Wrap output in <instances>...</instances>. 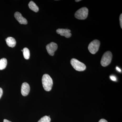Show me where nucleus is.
Listing matches in <instances>:
<instances>
[{"instance_id": "f257e3e1", "label": "nucleus", "mask_w": 122, "mask_h": 122, "mask_svg": "<svg viewBox=\"0 0 122 122\" xmlns=\"http://www.w3.org/2000/svg\"><path fill=\"white\" fill-rule=\"evenodd\" d=\"M42 82L45 90L46 91L51 90L52 87L53 81L52 79L49 75L48 74H44L42 79Z\"/></svg>"}, {"instance_id": "f03ea898", "label": "nucleus", "mask_w": 122, "mask_h": 122, "mask_svg": "<svg viewBox=\"0 0 122 122\" xmlns=\"http://www.w3.org/2000/svg\"><path fill=\"white\" fill-rule=\"evenodd\" d=\"M88 12L89 10L87 8L82 7L76 11L75 14V16L78 20H85L87 17Z\"/></svg>"}, {"instance_id": "7ed1b4c3", "label": "nucleus", "mask_w": 122, "mask_h": 122, "mask_svg": "<svg viewBox=\"0 0 122 122\" xmlns=\"http://www.w3.org/2000/svg\"><path fill=\"white\" fill-rule=\"evenodd\" d=\"M112 53L110 51H107L103 55L101 61V64L102 66L106 67L109 65L111 62L112 60Z\"/></svg>"}, {"instance_id": "20e7f679", "label": "nucleus", "mask_w": 122, "mask_h": 122, "mask_svg": "<svg viewBox=\"0 0 122 122\" xmlns=\"http://www.w3.org/2000/svg\"><path fill=\"white\" fill-rule=\"evenodd\" d=\"M71 64L73 68L77 71H83L86 68V66L84 63L75 58H72L71 59Z\"/></svg>"}, {"instance_id": "39448f33", "label": "nucleus", "mask_w": 122, "mask_h": 122, "mask_svg": "<svg viewBox=\"0 0 122 122\" xmlns=\"http://www.w3.org/2000/svg\"><path fill=\"white\" fill-rule=\"evenodd\" d=\"M100 44V41L97 39L91 42L88 46V49L90 52L92 54H95L99 49Z\"/></svg>"}, {"instance_id": "423d86ee", "label": "nucleus", "mask_w": 122, "mask_h": 122, "mask_svg": "<svg viewBox=\"0 0 122 122\" xmlns=\"http://www.w3.org/2000/svg\"><path fill=\"white\" fill-rule=\"evenodd\" d=\"M46 48L49 54L51 56H53L57 49L58 46L56 43L51 42L46 45Z\"/></svg>"}, {"instance_id": "0eeeda50", "label": "nucleus", "mask_w": 122, "mask_h": 122, "mask_svg": "<svg viewBox=\"0 0 122 122\" xmlns=\"http://www.w3.org/2000/svg\"><path fill=\"white\" fill-rule=\"evenodd\" d=\"M71 32V30L67 29H58L56 30V32L58 34L65 37L66 38H69L72 36Z\"/></svg>"}, {"instance_id": "6e6552de", "label": "nucleus", "mask_w": 122, "mask_h": 122, "mask_svg": "<svg viewBox=\"0 0 122 122\" xmlns=\"http://www.w3.org/2000/svg\"><path fill=\"white\" fill-rule=\"evenodd\" d=\"M14 16L16 20L21 24L26 25L28 23L27 20L22 16L21 14L19 12H17L14 14Z\"/></svg>"}, {"instance_id": "1a4fd4ad", "label": "nucleus", "mask_w": 122, "mask_h": 122, "mask_svg": "<svg viewBox=\"0 0 122 122\" xmlns=\"http://www.w3.org/2000/svg\"><path fill=\"white\" fill-rule=\"evenodd\" d=\"M30 91V86L28 83L24 82L22 83L21 87V93L23 96H27Z\"/></svg>"}, {"instance_id": "9d476101", "label": "nucleus", "mask_w": 122, "mask_h": 122, "mask_svg": "<svg viewBox=\"0 0 122 122\" xmlns=\"http://www.w3.org/2000/svg\"><path fill=\"white\" fill-rule=\"evenodd\" d=\"M8 46L11 48H13L16 45V41L14 38L9 37L5 39Z\"/></svg>"}, {"instance_id": "9b49d317", "label": "nucleus", "mask_w": 122, "mask_h": 122, "mask_svg": "<svg viewBox=\"0 0 122 122\" xmlns=\"http://www.w3.org/2000/svg\"><path fill=\"white\" fill-rule=\"evenodd\" d=\"M28 5L29 8L35 12H37L39 11V8L33 1H30Z\"/></svg>"}, {"instance_id": "f8f14e48", "label": "nucleus", "mask_w": 122, "mask_h": 122, "mask_svg": "<svg viewBox=\"0 0 122 122\" xmlns=\"http://www.w3.org/2000/svg\"><path fill=\"white\" fill-rule=\"evenodd\" d=\"M7 64V59L5 58H2L0 59V70L4 69L6 68Z\"/></svg>"}, {"instance_id": "ddd939ff", "label": "nucleus", "mask_w": 122, "mask_h": 122, "mask_svg": "<svg viewBox=\"0 0 122 122\" xmlns=\"http://www.w3.org/2000/svg\"><path fill=\"white\" fill-rule=\"evenodd\" d=\"M23 55L25 59H29L30 57V52L28 48H25L23 50Z\"/></svg>"}, {"instance_id": "4468645a", "label": "nucleus", "mask_w": 122, "mask_h": 122, "mask_svg": "<svg viewBox=\"0 0 122 122\" xmlns=\"http://www.w3.org/2000/svg\"><path fill=\"white\" fill-rule=\"evenodd\" d=\"M50 118L47 116H45L42 117L38 122H50Z\"/></svg>"}, {"instance_id": "2eb2a0df", "label": "nucleus", "mask_w": 122, "mask_h": 122, "mask_svg": "<svg viewBox=\"0 0 122 122\" xmlns=\"http://www.w3.org/2000/svg\"><path fill=\"white\" fill-rule=\"evenodd\" d=\"M119 20H120V27L121 28H122V14H121L120 15V17H119Z\"/></svg>"}, {"instance_id": "dca6fc26", "label": "nucleus", "mask_w": 122, "mask_h": 122, "mask_svg": "<svg viewBox=\"0 0 122 122\" xmlns=\"http://www.w3.org/2000/svg\"><path fill=\"white\" fill-rule=\"evenodd\" d=\"M110 78L111 79L112 81H116V78L115 76H110Z\"/></svg>"}, {"instance_id": "f3484780", "label": "nucleus", "mask_w": 122, "mask_h": 122, "mask_svg": "<svg viewBox=\"0 0 122 122\" xmlns=\"http://www.w3.org/2000/svg\"><path fill=\"white\" fill-rule=\"evenodd\" d=\"M2 94H3V90H2V88L0 87V99L1 98V96H2Z\"/></svg>"}, {"instance_id": "a211bd4d", "label": "nucleus", "mask_w": 122, "mask_h": 122, "mask_svg": "<svg viewBox=\"0 0 122 122\" xmlns=\"http://www.w3.org/2000/svg\"><path fill=\"white\" fill-rule=\"evenodd\" d=\"M98 122H108L107 120L106 119H100Z\"/></svg>"}, {"instance_id": "6ab92c4d", "label": "nucleus", "mask_w": 122, "mask_h": 122, "mask_svg": "<svg viewBox=\"0 0 122 122\" xmlns=\"http://www.w3.org/2000/svg\"><path fill=\"white\" fill-rule=\"evenodd\" d=\"M116 70L118 71H119V72H121V70L120 69V68H118V67L117 66L116 68Z\"/></svg>"}, {"instance_id": "aec40b11", "label": "nucleus", "mask_w": 122, "mask_h": 122, "mask_svg": "<svg viewBox=\"0 0 122 122\" xmlns=\"http://www.w3.org/2000/svg\"><path fill=\"white\" fill-rule=\"evenodd\" d=\"M3 122H10V121H9V120H7V119H5L3 121Z\"/></svg>"}, {"instance_id": "412c9836", "label": "nucleus", "mask_w": 122, "mask_h": 122, "mask_svg": "<svg viewBox=\"0 0 122 122\" xmlns=\"http://www.w3.org/2000/svg\"><path fill=\"white\" fill-rule=\"evenodd\" d=\"M81 0H75V1H76V2H79V1H81Z\"/></svg>"}, {"instance_id": "4be33fe9", "label": "nucleus", "mask_w": 122, "mask_h": 122, "mask_svg": "<svg viewBox=\"0 0 122 122\" xmlns=\"http://www.w3.org/2000/svg\"><path fill=\"white\" fill-rule=\"evenodd\" d=\"M21 51H22V52H23V50H21Z\"/></svg>"}]
</instances>
